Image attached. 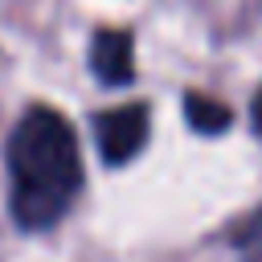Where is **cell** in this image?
Here are the masks:
<instances>
[{
	"label": "cell",
	"mask_w": 262,
	"mask_h": 262,
	"mask_svg": "<svg viewBox=\"0 0 262 262\" xmlns=\"http://www.w3.org/2000/svg\"><path fill=\"white\" fill-rule=\"evenodd\" d=\"M8 213L25 233L53 229L82 192V147L53 106H29L4 143Z\"/></svg>",
	"instance_id": "cell-1"
},
{
	"label": "cell",
	"mask_w": 262,
	"mask_h": 262,
	"mask_svg": "<svg viewBox=\"0 0 262 262\" xmlns=\"http://www.w3.org/2000/svg\"><path fill=\"white\" fill-rule=\"evenodd\" d=\"M184 119H188V127H196L201 135H221V131L233 123V111H229L225 102L209 98V94L188 90V94H184Z\"/></svg>",
	"instance_id": "cell-4"
},
{
	"label": "cell",
	"mask_w": 262,
	"mask_h": 262,
	"mask_svg": "<svg viewBox=\"0 0 262 262\" xmlns=\"http://www.w3.org/2000/svg\"><path fill=\"white\" fill-rule=\"evenodd\" d=\"M147 131H151L147 102H123L115 111L94 115V143H98L102 164L111 168H123L127 160H135L147 143Z\"/></svg>",
	"instance_id": "cell-2"
},
{
	"label": "cell",
	"mask_w": 262,
	"mask_h": 262,
	"mask_svg": "<svg viewBox=\"0 0 262 262\" xmlns=\"http://www.w3.org/2000/svg\"><path fill=\"white\" fill-rule=\"evenodd\" d=\"M250 123H254V135H262V86L254 94V106H250Z\"/></svg>",
	"instance_id": "cell-6"
},
{
	"label": "cell",
	"mask_w": 262,
	"mask_h": 262,
	"mask_svg": "<svg viewBox=\"0 0 262 262\" xmlns=\"http://www.w3.org/2000/svg\"><path fill=\"white\" fill-rule=\"evenodd\" d=\"M233 250L242 262H262V209L233 229Z\"/></svg>",
	"instance_id": "cell-5"
},
{
	"label": "cell",
	"mask_w": 262,
	"mask_h": 262,
	"mask_svg": "<svg viewBox=\"0 0 262 262\" xmlns=\"http://www.w3.org/2000/svg\"><path fill=\"white\" fill-rule=\"evenodd\" d=\"M90 70L102 86H127L135 78V41L127 29H98L90 41Z\"/></svg>",
	"instance_id": "cell-3"
}]
</instances>
